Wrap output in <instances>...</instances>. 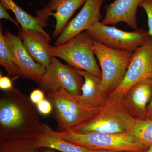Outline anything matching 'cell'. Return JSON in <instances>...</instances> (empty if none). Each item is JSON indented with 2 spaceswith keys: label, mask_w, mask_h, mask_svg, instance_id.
<instances>
[{
  "label": "cell",
  "mask_w": 152,
  "mask_h": 152,
  "mask_svg": "<svg viewBox=\"0 0 152 152\" xmlns=\"http://www.w3.org/2000/svg\"><path fill=\"white\" fill-rule=\"evenodd\" d=\"M93 49L101 66L102 86L109 95L123 81L134 52L111 48L95 40Z\"/></svg>",
  "instance_id": "cell-4"
},
{
  "label": "cell",
  "mask_w": 152,
  "mask_h": 152,
  "mask_svg": "<svg viewBox=\"0 0 152 152\" xmlns=\"http://www.w3.org/2000/svg\"><path fill=\"white\" fill-rule=\"evenodd\" d=\"M119 152H152V146L150 147L148 149L141 151H122Z\"/></svg>",
  "instance_id": "cell-29"
},
{
  "label": "cell",
  "mask_w": 152,
  "mask_h": 152,
  "mask_svg": "<svg viewBox=\"0 0 152 152\" xmlns=\"http://www.w3.org/2000/svg\"><path fill=\"white\" fill-rule=\"evenodd\" d=\"M57 133L67 141L91 151H134L148 149L134 140L128 133L113 134L96 132L79 133L72 131L57 132Z\"/></svg>",
  "instance_id": "cell-3"
},
{
  "label": "cell",
  "mask_w": 152,
  "mask_h": 152,
  "mask_svg": "<svg viewBox=\"0 0 152 152\" xmlns=\"http://www.w3.org/2000/svg\"><path fill=\"white\" fill-rule=\"evenodd\" d=\"M0 4L6 10L13 12L22 28L38 31L45 35L50 37L44 29V28L48 26V21L37 15L36 17L31 15L18 5L13 0H1Z\"/></svg>",
  "instance_id": "cell-18"
},
{
  "label": "cell",
  "mask_w": 152,
  "mask_h": 152,
  "mask_svg": "<svg viewBox=\"0 0 152 152\" xmlns=\"http://www.w3.org/2000/svg\"><path fill=\"white\" fill-rule=\"evenodd\" d=\"M86 31L94 40L109 48L134 52L149 42L152 37L143 29L132 32L125 31L114 26H110L98 22Z\"/></svg>",
  "instance_id": "cell-7"
},
{
  "label": "cell",
  "mask_w": 152,
  "mask_h": 152,
  "mask_svg": "<svg viewBox=\"0 0 152 152\" xmlns=\"http://www.w3.org/2000/svg\"><path fill=\"white\" fill-rule=\"evenodd\" d=\"M0 65L4 68L9 76L21 78L20 68L6 44L1 26L0 30Z\"/></svg>",
  "instance_id": "cell-20"
},
{
  "label": "cell",
  "mask_w": 152,
  "mask_h": 152,
  "mask_svg": "<svg viewBox=\"0 0 152 152\" xmlns=\"http://www.w3.org/2000/svg\"><path fill=\"white\" fill-rule=\"evenodd\" d=\"M94 41L86 32H83L65 43L52 46V55L64 60L76 69L102 78V72L95 58L93 49Z\"/></svg>",
  "instance_id": "cell-5"
},
{
  "label": "cell",
  "mask_w": 152,
  "mask_h": 152,
  "mask_svg": "<svg viewBox=\"0 0 152 152\" xmlns=\"http://www.w3.org/2000/svg\"><path fill=\"white\" fill-rule=\"evenodd\" d=\"M148 79H152V38L149 42L134 52L123 81L110 94L123 98L132 87Z\"/></svg>",
  "instance_id": "cell-9"
},
{
  "label": "cell",
  "mask_w": 152,
  "mask_h": 152,
  "mask_svg": "<svg viewBox=\"0 0 152 152\" xmlns=\"http://www.w3.org/2000/svg\"><path fill=\"white\" fill-rule=\"evenodd\" d=\"M86 0H51L43 9L36 11V14L49 20L50 16L54 17L56 25L53 37H58L67 25L71 17Z\"/></svg>",
  "instance_id": "cell-12"
},
{
  "label": "cell",
  "mask_w": 152,
  "mask_h": 152,
  "mask_svg": "<svg viewBox=\"0 0 152 152\" xmlns=\"http://www.w3.org/2000/svg\"><path fill=\"white\" fill-rule=\"evenodd\" d=\"M39 152H56L55 150L53 149L49 148H41Z\"/></svg>",
  "instance_id": "cell-28"
},
{
  "label": "cell",
  "mask_w": 152,
  "mask_h": 152,
  "mask_svg": "<svg viewBox=\"0 0 152 152\" xmlns=\"http://www.w3.org/2000/svg\"><path fill=\"white\" fill-rule=\"evenodd\" d=\"M34 138L1 139V152H39Z\"/></svg>",
  "instance_id": "cell-21"
},
{
  "label": "cell",
  "mask_w": 152,
  "mask_h": 152,
  "mask_svg": "<svg viewBox=\"0 0 152 152\" xmlns=\"http://www.w3.org/2000/svg\"><path fill=\"white\" fill-rule=\"evenodd\" d=\"M135 120L124 106L122 97L110 94L89 119L70 131L79 133H128Z\"/></svg>",
  "instance_id": "cell-2"
},
{
  "label": "cell",
  "mask_w": 152,
  "mask_h": 152,
  "mask_svg": "<svg viewBox=\"0 0 152 152\" xmlns=\"http://www.w3.org/2000/svg\"><path fill=\"white\" fill-rule=\"evenodd\" d=\"M7 10H6L4 7L1 4H0V19L1 20V19H6V20H8L20 29L18 22L11 16Z\"/></svg>",
  "instance_id": "cell-25"
},
{
  "label": "cell",
  "mask_w": 152,
  "mask_h": 152,
  "mask_svg": "<svg viewBox=\"0 0 152 152\" xmlns=\"http://www.w3.org/2000/svg\"><path fill=\"white\" fill-rule=\"evenodd\" d=\"M140 7L145 11L148 17L149 34L152 37V0H144L140 4Z\"/></svg>",
  "instance_id": "cell-22"
},
{
  "label": "cell",
  "mask_w": 152,
  "mask_h": 152,
  "mask_svg": "<svg viewBox=\"0 0 152 152\" xmlns=\"http://www.w3.org/2000/svg\"><path fill=\"white\" fill-rule=\"evenodd\" d=\"M128 134L137 142L148 148L152 146V119H136Z\"/></svg>",
  "instance_id": "cell-19"
},
{
  "label": "cell",
  "mask_w": 152,
  "mask_h": 152,
  "mask_svg": "<svg viewBox=\"0 0 152 152\" xmlns=\"http://www.w3.org/2000/svg\"><path fill=\"white\" fill-rule=\"evenodd\" d=\"M84 81L77 69L70 65L64 64L54 56L38 84L48 93L62 88L77 96L81 94Z\"/></svg>",
  "instance_id": "cell-8"
},
{
  "label": "cell",
  "mask_w": 152,
  "mask_h": 152,
  "mask_svg": "<svg viewBox=\"0 0 152 152\" xmlns=\"http://www.w3.org/2000/svg\"><path fill=\"white\" fill-rule=\"evenodd\" d=\"M4 91L0 101L1 139L35 138L44 124L30 98L14 88Z\"/></svg>",
  "instance_id": "cell-1"
},
{
  "label": "cell",
  "mask_w": 152,
  "mask_h": 152,
  "mask_svg": "<svg viewBox=\"0 0 152 152\" xmlns=\"http://www.w3.org/2000/svg\"><path fill=\"white\" fill-rule=\"evenodd\" d=\"M35 139L40 148H49L61 152H99L100 151H91L67 141L58 135L57 132L45 124Z\"/></svg>",
  "instance_id": "cell-17"
},
{
  "label": "cell",
  "mask_w": 152,
  "mask_h": 152,
  "mask_svg": "<svg viewBox=\"0 0 152 152\" xmlns=\"http://www.w3.org/2000/svg\"><path fill=\"white\" fill-rule=\"evenodd\" d=\"M77 69L85 81L82 87L81 94L75 96L76 99L86 108L97 110L109 95L103 88L102 78L88 72Z\"/></svg>",
  "instance_id": "cell-16"
},
{
  "label": "cell",
  "mask_w": 152,
  "mask_h": 152,
  "mask_svg": "<svg viewBox=\"0 0 152 152\" xmlns=\"http://www.w3.org/2000/svg\"><path fill=\"white\" fill-rule=\"evenodd\" d=\"M36 105L38 112L43 115H49L53 110V106L51 102L46 99H44Z\"/></svg>",
  "instance_id": "cell-23"
},
{
  "label": "cell",
  "mask_w": 152,
  "mask_h": 152,
  "mask_svg": "<svg viewBox=\"0 0 152 152\" xmlns=\"http://www.w3.org/2000/svg\"><path fill=\"white\" fill-rule=\"evenodd\" d=\"M29 98L32 102L37 105L45 99V94L42 90L35 89L31 93Z\"/></svg>",
  "instance_id": "cell-24"
},
{
  "label": "cell",
  "mask_w": 152,
  "mask_h": 152,
  "mask_svg": "<svg viewBox=\"0 0 152 152\" xmlns=\"http://www.w3.org/2000/svg\"><path fill=\"white\" fill-rule=\"evenodd\" d=\"M147 119H152V98L147 107Z\"/></svg>",
  "instance_id": "cell-27"
},
{
  "label": "cell",
  "mask_w": 152,
  "mask_h": 152,
  "mask_svg": "<svg viewBox=\"0 0 152 152\" xmlns=\"http://www.w3.org/2000/svg\"><path fill=\"white\" fill-rule=\"evenodd\" d=\"M18 36L33 60L46 67L54 56L52 55L51 38L38 31L19 29Z\"/></svg>",
  "instance_id": "cell-13"
},
{
  "label": "cell",
  "mask_w": 152,
  "mask_h": 152,
  "mask_svg": "<svg viewBox=\"0 0 152 152\" xmlns=\"http://www.w3.org/2000/svg\"><path fill=\"white\" fill-rule=\"evenodd\" d=\"M47 95L54 110L58 132L71 130L89 119L97 111L86 108L75 96L62 88Z\"/></svg>",
  "instance_id": "cell-6"
},
{
  "label": "cell",
  "mask_w": 152,
  "mask_h": 152,
  "mask_svg": "<svg viewBox=\"0 0 152 152\" xmlns=\"http://www.w3.org/2000/svg\"><path fill=\"white\" fill-rule=\"evenodd\" d=\"M152 98V79L139 82L123 98L125 107L136 119H147V108Z\"/></svg>",
  "instance_id": "cell-14"
},
{
  "label": "cell",
  "mask_w": 152,
  "mask_h": 152,
  "mask_svg": "<svg viewBox=\"0 0 152 152\" xmlns=\"http://www.w3.org/2000/svg\"><path fill=\"white\" fill-rule=\"evenodd\" d=\"M104 0H86L75 17L68 23L55 41V46L65 43L71 39L99 22L101 9Z\"/></svg>",
  "instance_id": "cell-10"
},
{
  "label": "cell",
  "mask_w": 152,
  "mask_h": 152,
  "mask_svg": "<svg viewBox=\"0 0 152 152\" xmlns=\"http://www.w3.org/2000/svg\"><path fill=\"white\" fill-rule=\"evenodd\" d=\"M0 88L4 91H9L12 89V83L11 79L7 76L1 75L0 76Z\"/></svg>",
  "instance_id": "cell-26"
},
{
  "label": "cell",
  "mask_w": 152,
  "mask_h": 152,
  "mask_svg": "<svg viewBox=\"0 0 152 152\" xmlns=\"http://www.w3.org/2000/svg\"><path fill=\"white\" fill-rule=\"evenodd\" d=\"M6 44L15 58L20 70L21 78L30 79L39 83L46 68L35 61L26 50L18 36L7 30L4 33Z\"/></svg>",
  "instance_id": "cell-11"
},
{
  "label": "cell",
  "mask_w": 152,
  "mask_h": 152,
  "mask_svg": "<svg viewBox=\"0 0 152 152\" xmlns=\"http://www.w3.org/2000/svg\"><path fill=\"white\" fill-rule=\"evenodd\" d=\"M144 0H115L105 6V16L101 22L104 25L124 22L134 30L137 29L136 14Z\"/></svg>",
  "instance_id": "cell-15"
},
{
  "label": "cell",
  "mask_w": 152,
  "mask_h": 152,
  "mask_svg": "<svg viewBox=\"0 0 152 152\" xmlns=\"http://www.w3.org/2000/svg\"><path fill=\"white\" fill-rule=\"evenodd\" d=\"M99 152H119L115 151H107V150H100Z\"/></svg>",
  "instance_id": "cell-30"
}]
</instances>
